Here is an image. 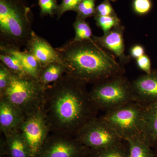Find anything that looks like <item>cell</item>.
<instances>
[{"label":"cell","mask_w":157,"mask_h":157,"mask_svg":"<svg viewBox=\"0 0 157 157\" xmlns=\"http://www.w3.org/2000/svg\"><path fill=\"white\" fill-rule=\"evenodd\" d=\"M86 85L65 74L45 90L43 108L51 132L75 137L99 110Z\"/></svg>","instance_id":"obj_1"},{"label":"cell","mask_w":157,"mask_h":157,"mask_svg":"<svg viewBox=\"0 0 157 157\" xmlns=\"http://www.w3.org/2000/svg\"><path fill=\"white\" fill-rule=\"evenodd\" d=\"M55 49L66 74L85 84L94 85L125 73L124 66L94 41L75 42L72 39Z\"/></svg>","instance_id":"obj_2"},{"label":"cell","mask_w":157,"mask_h":157,"mask_svg":"<svg viewBox=\"0 0 157 157\" xmlns=\"http://www.w3.org/2000/svg\"><path fill=\"white\" fill-rule=\"evenodd\" d=\"M29 8L15 0H0L1 45L27 46L33 31Z\"/></svg>","instance_id":"obj_3"},{"label":"cell","mask_w":157,"mask_h":157,"mask_svg":"<svg viewBox=\"0 0 157 157\" xmlns=\"http://www.w3.org/2000/svg\"><path fill=\"white\" fill-rule=\"evenodd\" d=\"M144 107L139 102L131 101L106 111L100 117L124 141L144 139Z\"/></svg>","instance_id":"obj_4"},{"label":"cell","mask_w":157,"mask_h":157,"mask_svg":"<svg viewBox=\"0 0 157 157\" xmlns=\"http://www.w3.org/2000/svg\"><path fill=\"white\" fill-rule=\"evenodd\" d=\"M45 90L37 79L11 71L9 86L0 98L14 105L25 117L42 107Z\"/></svg>","instance_id":"obj_5"},{"label":"cell","mask_w":157,"mask_h":157,"mask_svg":"<svg viewBox=\"0 0 157 157\" xmlns=\"http://www.w3.org/2000/svg\"><path fill=\"white\" fill-rule=\"evenodd\" d=\"M89 94L98 110L107 111L135 101L132 81L124 74L93 85Z\"/></svg>","instance_id":"obj_6"},{"label":"cell","mask_w":157,"mask_h":157,"mask_svg":"<svg viewBox=\"0 0 157 157\" xmlns=\"http://www.w3.org/2000/svg\"><path fill=\"white\" fill-rule=\"evenodd\" d=\"M19 129L30 149L32 157H38L51 133L43 105L25 116Z\"/></svg>","instance_id":"obj_7"},{"label":"cell","mask_w":157,"mask_h":157,"mask_svg":"<svg viewBox=\"0 0 157 157\" xmlns=\"http://www.w3.org/2000/svg\"><path fill=\"white\" fill-rule=\"evenodd\" d=\"M75 138L90 149H101L124 140L101 117L88 122L77 132Z\"/></svg>","instance_id":"obj_8"},{"label":"cell","mask_w":157,"mask_h":157,"mask_svg":"<svg viewBox=\"0 0 157 157\" xmlns=\"http://www.w3.org/2000/svg\"><path fill=\"white\" fill-rule=\"evenodd\" d=\"M90 150L75 137L51 132L38 157H87Z\"/></svg>","instance_id":"obj_9"},{"label":"cell","mask_w":157,"mask_h":157,"mask_svg":"<svg viewBox=\"0 0 157 157\" xmlns=\"http://www.w3.org/2000/svg\"><path fill=\"white\" fill-rule=\"evenodd\" d=\"M124 29V26L121 24L104 34L103 36H93L95 42L102 48L111 52L118 59L119 62L124 66L128 63L131 60V56H127L125 51Z\"/></svg>","instance_id":"obj_10"},{"label":"cell","mask_w":157,"mask_h":157,"mask_svg":"<svg viewBox=\"0 0 157 157\" xmlns=\"http://www.w3.org/2000/svg\"><path fill=\"white\" fill-rule=\"evenodd\" d=\"M135 101L145 105L157 101V69L132 81Z\"/></svg>","instance_id":"obj_11"},{"label":"cell","mask_w":157,"mask_h":157,"mask_svg":"<svg viewBox=\"0 0 157 157\" xmlns=\"http://www.w3.org/2000/svg\"><path fill=\"white\" fill-rule=\"evenodd\" d=\"M26 47L27 50L37 59L42 68L51 63H62L55 48H54L48 41L39 36L34 31L31 34Z\"/></svg>","instance_id":"obj_12"},{"label":"cell","mask_w":157,"mask_h":157,"mask_svg":"<svg viewBox=\"0 0 157 157\" xmlns=\"http://www.w3.org/2000/svg\"><path fill=\"white\" fill-rule=\"evenodd\" d=\"M20 110L3 98H0V128L4 135L19 129L24 119Z\"/></svg>","instance_id":"obj_13"},{"label":"cell","mask_w":157,"mask_h":157,"mask_svg":"<svg viewBox=\"0 0 157 157\" xmlns=\"http://www.w3.org/2000/svg\"><path fill=\"white\" fill-rule=\"evenodd\" d=\"M1 52L12 55L17 58L22 64L26 74L38 80L42 68L35 57L28 50L21 51L20 48L0 45Z\"/></svg>","instance_id":"obj_14"},{"label":"cell","mask_w":157,"mask_h":157,"mask_svg":"<svg viewBox=\"0 0 157 157\" xmlns=\"http://www.w3.org/2000/svg\"><path fill=\"white\" fill-rule=\"evenodd\" d=\"M5 136L7 157H32L30 149L19 129Z\"/></svg>","instance_id":"obj_15"},{"label":"cell","mask_w":157,"mask_h":157,"mask_svg":"<svg viewBox=\"0 0 157 157\" xmlns=\"http://www.w3.org/2000/svg\"><path fill=\"white\" fill-rule=\"evenodd\" d=\"M144 139L153 148L157 141V101L144 105Z\"/></svg>","instance_id":"obj_16"},{"label":"cell","mask_w":157,"mask_h":157,"mask_svg":"<svg viewBox=\"0 0 157 157\" xmlns=\"http://www.w3.org/2000/svg\"><path fill=\"white\" fill-rule=\"evenodd\" d=\"M66 72V68L62 63H51L42 68L38 81L45 89L48 86L58 81Z\"/></svg>","instance_id":"obj_17"},{"label":"cell","mask_w":157,"mask_h":157,"mask_svg":"<svg viewBox=\"0 0 157 157\" xmlns=\"http://www.w3.org/2000/svg\"><path fill=\"white\" fill-rule=\"evenodd\" d=\"M87 157H128V143L124 140L101 149H90Z\"/></svg>","instance_id":"obj_18"},{"label":"cell","mask_w":157,"mask_h":157,"mask_svg":"<svg viewBox=\"0 0 157 157\" xmlns=\"http://www.w3.org/2000/svg\"><path fill=\"white\" fill-rule=\"evenodd\" d=\"M128 147V157H155L153 149L143 139L126 141Z\"/></svg>","instance_id":"obj_19"},{"label":"cell","mask_w":157,"mask_h":157,"mask_svg":"<svg viewBox=\"0 0 157 157\" xmlns=\"http://www.w3.org/2000/svg\"><path fill=\"white\" fill-rule=\"evenodd\" d=\"M73 26L75 33V37L72 39L73 41L75 42L94 41L91 29L85 20L76 17Z\"/></svg>","instance_id":"obj_20"},{"label":"cell","mask_w":157,"mask_h":157,"mask_svg":"<svg viewBox=\"0 0 157 157\" xmlns=\"http://www.w3.org/2000/svg\"><path fill=\"white\" fill-rule=\"evenodd\" d=\"M0 60L1 63L13 73L19 75H26L21 62L14 56L1 52Z\"/></svg>","instance_id":"obj_21"},{"label":"cell","mask_w":157,"mask_h":157,"mask_svg":"<svg viewBox=\"0 0 157 157\" xmlns=\"http://www.w3.org/2000/svg\"><path fill=\"white\" fill-rule=\"evenodd\" d=\"M94 17L96 25L102 29L104 34L121 24L120 19L117 17V14L104 16L95 15Z\"/></svg>","instance_id":"obj_22"},{"label":"cell","mask_w":157,"mask_h":157,"mask_svg":"<svg viewBox=\"0 0 157 157\" xmlns=\"http://www.w3.org/2000/svg\"><path fill=\"white\" fill-rule=\"evenodd\" d=\"M96 8L95 0H82L76 9L77 17L86 20L94 16Z\"/></svg>","instance_id":"obj_23"},{"label":"cell","mask_w":157,"mask_h":157,"mask_svg":"<svg viewBox=\"0 0 157 157\" xmlns=\"http://www.w3.org/2000/svg\"><path fill=\"white\" fill-rule=\"evenodd\" d=\"M39 4L42 15L52 16L58 10V6L56 0H39Z\"/></svg>","instance_id":"obj_24"},{"label":"cell","mask_w":157,"mask_h":157,"mask_svg":"<svg viewBox=\"0 0 157 157\" xmlns=\"http://www.w3.org/2000/svg\"><path fill=\"white\" fill-rule=\"evenodd\" d=\"M11 71L2 63H0V97L7 89L9 84Z\"/></svg>","instance_id":"obj_25"},{"label":"cell","mask_w":157,"mask_h":157,"mask_svg":"<svg viewBox=\"0 0 157 157\" xmlns=\"http://www.w3.org/2000/svg\"><path fill=\"white\" fill-rule=\"evenodd\" d=\"M82 0H62L60 5L58 6L57 14L59 18L65 12L68 11H75L79 3Z\"/></svg>","instance_id":"obj_26"},{"label":"cell","mask_w":157,"mask_h":157,"mask_svg":"<svg viewBox=\"0 0 157 157\" xmlns=\"http://www.w3.org/2000/svg\"><path fill=\"white\" fill-rule=\"evenodd\" d=\"M134 11L139 15L147 14L151 10L152 3L151 0H134L133 3Z\"/></svg>","instance_id":"obj_27"},{"label":"cell","mask_w":157,"mask_h":157,"mask_svg":"<svg viewBox=\"0 0 157 157\" xmlns=\"http://www.w3.org/2000/svg\"><path fill=\"white\" fill-rule=\"evenodd\" d=\"M109 1V0H104L103 2L98 5L96 8L95 15L104 16L117 14Z\"/></svg>","instance_id":"obj_28"},{"label":"cell","mask_w":157,"mask_h":157,"mask_svg":"<svg viewBox=\"0 0 157 157\" xmlns=\"http://www.w3.org/2000/svg\"><path fill=\"white\" fill-rule=\"evenodd\" d=\"M136 63L138 68L145 73H149L151 72L152 70L150 59L146 54L136 59Z\"/></svg>","instance_id":"obj_29"},{"label":"cell","mask_w":157,"mask_h":157,"mask_svg":"<svg viewBox=\"0 0 157 157\" xmlns=\"http://www.w3.org/2000/svg\"><path fill=\"white\" fill-rule=\"evenodd\" d=\"M130 54V56L133 58L137 59L145 54V50L142 45H135L131 48Z\"/></svg>","instance_id":"obj_30"},{"label":"cell","mask_w":157,"mask_h":157,"mask_svg":"<svg viewBox=\"0 0 157 157\" xmlns=\"http://www.w3.org/2000/svg\"><path fill=\"white\" fill-rule=\"evenodd\" d=\"M153 149L155 153V157H157V141L154 145Z\"/></svg>","instance_id":"obj_31"},{"label":"cell","mask_w":157,"mask_h":157,"mask_svg":"<svg viewBox=\"0 0 157 157\" xmlns=\"http://www.w3.org/2000/svg\"><path fill=\"white\" fill-rule=\"evenodd\" d=\"M109 1H112V2H116V1H117V0H109Z\"/></svg>","instance_id":"obj_32"},{"label":"cell","mask_w":157,"mask_h":157,"mask_svg":"<svg viewBox=\"0 0 157 157\" xmlns=\"http://www.w3.org/2000/svg\"><path fill=\"white\" fill-rule=\"evenodd\" d=\"M7 157L6 156H2V157Z\"/></svg>","instance_id":"obj_33"}]
</instances>
